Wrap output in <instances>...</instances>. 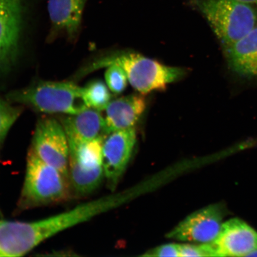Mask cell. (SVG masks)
<instances>
[{"mask_svg": "<svg viewBox=\"0 0 257 257\" xmlns=\"http://www.w3.org/2000/svg\"><path fill=\"white\" fill-rule=\"evenodd\" d=\"M110 204L108 200L101 199L43 219L0 220V257L24 256L44 240L107 210Z\"/></svg>", "mask_w": 257, "mask_h": 257, "instance_id": "cell-1", "label": "cell"}, {"mask_svg": "<svg viewBox=\"0 0 257 257\" xmlns=\"http://www.w3.org/2000/svg\"><path fill=\"white\" fill-rule=\"evenodd\" d=\"M72 195L68 177L29 152L19 210L66 201Z\"/></svg>", "mask_w": 257, "mask_h": 257, "instance_id": "cell-2", "label": "cell"}, {"mask_svg": "<svg viewBox=\"0 0 257 257\" xmlns=\"http://www.w3.org/2000/svg\"><path fill=\"white\" fill-rule=\"evenodd\" d=\"M207 19L224 48L257 27V11L236 0H190Z\"/></svg>", "mask_w": 257, "mask_h": 257, "instance_id": "cell-3", "label": "cell"}, {"mask_svg": "<svg viewBox=\"0 0 257 257\" xmlns=\"http://www.w3.org/2000/svg\"><path fill=\"white\" fill-rule=\"evenodd\" d=\"M9 101L45 113L78 114L88 108L82 88L72 82H41L10 93Z\"/></svg>", "mask_w": 257, "mask_h": 257, "instance_id": "cell-4", "label": "cell"}, {"mask_svg": "<svg viewBox=\"0 0 257 257\" xmlns=\"http://www.w3.org/2000/svg\"><path fill=\"white\" fill-rule=\"evenodd\" d=\"M115 64L123 69L132 86L141 94L163 91L170 83L185 75L180 67L165 65L150 58L135 53H120L99 60L94 66L107 67Z\"/></svg>", "mask_w": 257, "mask_h": 257, "instance_id": "cell-5", "label": "cell"}, {"mask_svg": "<svg viewBox=\"0 0 257 257\" xmlns=\"http://www.w3.org/2000/svg\"><path fill=\"white\" fill-rule=\"evenodd\" d=\"M30 151L69 178V144L62 123L53 118L38 121Z\"/></svg>", "mask_w": 257, "mask_h": 257, "instance_id": "cell-6", "label": "cell"}, {"mask_svg": "<svg viewBox=\"0 0 257 257\" xmlns=\"http://www.w3.org/2000/svg\"><path fill=\"white\" fill-rule=\"evenodd\" d=\"M224 214L221 205H208L189 215L167 234V237L182 242L211 243L220 232Z\"/></svg>", "mask_w": 257, "mask_h": 257, "instance_id": "cell-7", "label": "cell"}, {"mask_svg": "<svg viewBox=\"0 0 257 257\" xmlns=\"http://www.w3.org/2000/svg\"><path fill=\"white\" fill-rule=\"evenodd\" d=\"M137 142L134 128L112 132L102 141V165L108 188L113 190L126 170Z\"/></svg>", "mask_w": 257, "mask_h": 257, "instance_id": "cell-8", "label": "cell"}, {"mask_svg": "<svg viewBox=\"0 0 257 257\" xmlns=\"http://www.w3.org/2000/svg\"><path fill=\"white\" fill-rule=\"evenodd\" d=\"M104 177L101 157L92 151H70L69 180L72 195L85 197L98 188Z\"/></svg>", "mask_w": 257, "mask_h": 257, "instance_id": "cell-9", "label": "cell"}, {"mask_svg": "<svg viewBox=\"0 0 257 257\" xmlns=\"http://www.w3.org/2000/svg\"><path fill=\"white\" fill-rule=\"evenodd\" d=\"M23 15L22 0H0V72L17 57Z\"/></svg>", "mask_w": 257, "mask_h": 257, "instance_id": "cell-10", "label": "cell"}, {"mask_svg": "<svg viewBox=\"0 0 257 257\" xmlns=\"http://www.w3.org/2000/svg\"><path fill=\"white\" fill-rule=\"evenodd\" d=\"M210 243L213 256H246L257 250V232L245 221L232 218L224 222Z\"/></svg>", "mask_w": 257, "mask_h": 257, "instance_id": "cell-11", "label": "cell"}, {"mask_svg": "<svg viewBox=\"0 0 257 257\" xmlns=\"http://www.w3.org/2000/svg\"><path fill=\"white\" fill-rule=\"evenodd\" d=\"M62 124L68 139L69 147L104 138L105 131L104 117L100 111L91 108L68 115L62 121Z\"/></svg>", "mask_w": 257, "mask_h": 257, "instance_id": "cell-12", "label": "cell"}, {"mask_svg": "<svg viewBox=\"0 0 257 257\" xmlns=\"http://www.w3.org/2000/svg\"><path fill=\"white\" fill-rule=\"evenodd\" d=\"M146 107V99L141 94L122 96L111 101L105 110L106 133L134 128Z\"/></svg>", "mask_w": 257, "mask_h": 257, "instance_id": "cell-13", "label": "cell"}, {"mask_svg": "<svg viewBox=\"0 0 257 257\" xmlns=\"http://www.w3.org/2000/svg\"><path fill=\"white\" fill-rule=\"evenodd\" d=\"M224 50L231 71L243 78H257V27Z\"/></svg>", "mask_w": 257, "mask_h": 257, "instance_id": "cell-14", "label": "cell"}, {"mask_svg": "<svg viewBox=\"0 0 257 257\" xmlns=\"http://www.w3.org/2000/svg\"><path fill=\"white\" fill-rule=\"evenodd\" d=\"M87 0H48V11L56 32L73 38L81 24Z\"/></svg>", "mask_w": 257, "mask_h": 257, "instance_id": "cell-15", "label": "cell"}, {"mask_svg": "<svg viewBox=\"0 0 257 257\" xmlns=\"http://www.w3.org/2000/svg\"><path fill=\"white\" fill-rule=\"evenodd\" d=\"M82 88V95L88 108L105 110L111 101V95L107 85L99 80L90 82Z\"/></svg>", "mask_w": 257, "mask_h": 257, "instance_id": "cell-16", "label": "cell"}, {"mask_svg": "<svg viewBox=\"0 0 257 257\" xmlns=\"http://www.w3.org/2000/svg\"><path fill=\"white\" fill-rule=\"evenodd\" d=\"M105 79L109 89L115 94L123 92L126 89L128 82L123 69L115 64L107 66Z\"/></svg>", "mask_w": 257, "mask_h": 257, "instance_id": "cell-17", "label": "cell"}, {"mask_svg": "<svg viewBox=\"0 0 257 257\" xmlns=\"http://www.w3.org/2000/svg\"><path fill=\"white\" fill-rule=\"evenodd\" d=\"M20 114L19 109L0 99V144L5 140Z\"/></svg>", "mask_w": 257, "mask_h": 257, "instance_id": "cell-18", "label": "cell"}, {"mask_svg": "<svg viewBox=\"0 0 257 257\" xmlns=\"http://www.w3.org/2000/svg\"><path fill=\"white\" fill-rule=\"evenodd\" d=\"M181 256H213L210 243H201L200 245L182 244L180 245Z\"/></svg>", "mask_w": 257, "mask_h": 257, "instance_id": "cell-19", "label": "cell"}, {"mask_svg": "<svg viewBox=\"0 0 257 257\" xmlns=\"http://www.w3.org/2000/svg\"><path fill=\"white\" fill-rule=\"evenodd\" d=\"M144 256H181L180 245L175 243L166 244L150 249Z\"/></svg>", "mask_w": 257, "mask_h": 257, "instance_id": "cell-20", "label": "cell"}, {"mask_svg": "<svg viewBox=\"0 0 257 257\" xmlns=\"http://www.w3.org/2000/svg\"><path fill=\"white\" fill-rule=\"evenodd\" d=\"M236 1L246 3L250 5H257V0H236Z\"/></svg>", "mask_w": 257, "mask_h": 257, "instance_id": "cell-21", "label": "cell"}, {"mask_svg": "<svg viewBox=\"0 0 257 257\" xmlns=\"http://www.w3.org/2000/svg\"><path fill=\"white\" fill-rule=\"evenodd\" d=\"M246 256H256L257 257V250H253L252 252L249 253Z\"/></svg>", "mask_w": 257, "mask_h": 257, "instance_id": "cell-22", "label": "cell"}, {"mask_svg": "<svg viewBox=\"0 0 257 257\" xmlns=\"http://www.w3.org/2000/svg\"><path fill=\"white\" fill-rule=\"evenodd\" d=\"M2 213H1V210H0V216H1Z\"/></svg>", "mask_w": 257, "mask_h": 257, "instance_id": "cell-23", "label": "cell"}]
</instances>
